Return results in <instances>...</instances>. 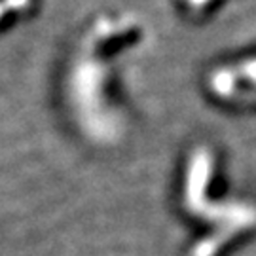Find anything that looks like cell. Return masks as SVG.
I'll return each mask as SVG.
<instances>
[{"instance_id":"6da1fadb","label":"cell","mask_w":256,"mask_h":256,"mask_svg":"<svg viewBox=\"0 0 256 256\" xmlns=\"http://www.w3.org/2000/svg\"><path fill=\"white\" fill-rule=\"evenodd\" d=\"M239 74H243L245 78H247L248 82H254L256 84V59L252 61H247V63H243L239 66Z\"/></svg>"}]
</instances>
